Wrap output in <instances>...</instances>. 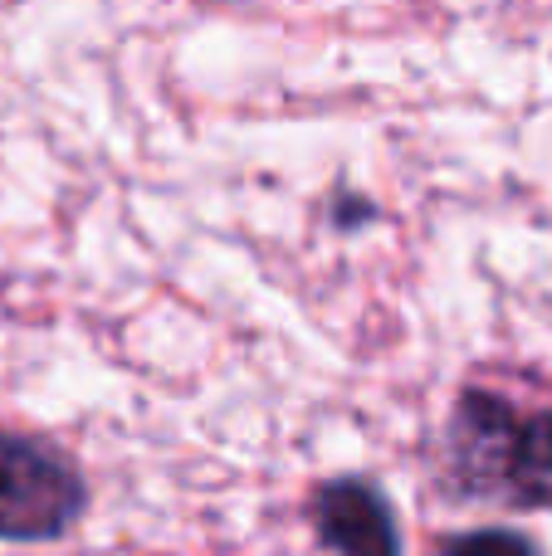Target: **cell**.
Returning <instances> with one entry per match:
<instances>
[{
  "instance_id": "2",
  "label": "cell",
  "mask_w": 552,
  "mask_h": 556,
  "mask_svg": "<svg viewBox=\"0 0 552 556\" xmlns=\"http://www.w3.org/2000/svg\"><path fill=\"white\" fill-rule=\"evenodd\" d=\"M524 415L494 391H465L450 415V473H455L460 493L475 498H504V469H509V450L518 440Z\"/></svg>"
},
{
  "instance_id": "1",
  "label": "cell",
  "mask_w": 552,
  "mask_h": 556,
  "mask_svg": "<svg viewBox=\"0 0 552 556\" xmlns=\"http://www.w3.org/2000/svg\"><path fill=\"white\" fill-rule=\"evenodd\" d=\"M84 518V483L54 450L0 434V538L54 542Z\"/></svg>"
},
{
  "instance_id": "4",
  "label": "cell",
  "mask_w": 552,
  "mask_h": 556,
  "mask_svg": "<svg viewBox=\"0 0 552 556\" xmlns=\"http://www.w3.org/2000/svg\"><path fill=\"white\" fill-rule=\"evenodd\" d=\"M504 503L514 508H552V410L528 415L509 450Z\"/></svg>"
},
{
  "instance_id": "3",
  "label": "cell",
  "mask_w": 552,
  "mask_h": 556,
  "mask_svg": "<svg viewBox=\"0 0 552 556\" xmlns=\"http://www.w3.org/2000/svg\"><path fill=\"white\" fill-rule=\"evenodd\" d=\"M313 522L338 556H401V532L387 498L362 479L323 483L313 498Z\"/></svg>"
},
{
  "instance_id": "5",
  "label": "cell",
  "mask_w": 552,
  "mask_h": 556,
  "mask_svg": "<svg viewBox=\"0 0 552 556\" xmlns=\"http://www.w3.org/2000/svg\"><path fill=\"white\" fill-rule=\"evenodd\" d=\"M440 556H543L528 538L504 528H489V532H469V538H455Z\"/></svg>"
}]
</instances>
